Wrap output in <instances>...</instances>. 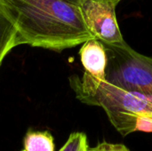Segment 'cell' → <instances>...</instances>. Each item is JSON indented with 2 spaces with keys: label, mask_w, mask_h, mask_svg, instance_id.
<instances>
[{
  "label": "cell",
  "mask_w": 152,
  "mask_h": 151,
  "mask_svg": "<svg viewBox=\"0 0 152 151\" xmlns=\"http://www.w3.org/2000/svg\"><path fill=\"white\" fill-rule=\"evenodd\" d=\"M66 1H69V2H71V3H74V4H80L81 3V0H66Z\"/></svg>",
  "instance_id": "30bf717a"
},
{
  "label": "cell",
  "mask_w": 152,
  "mask_h": 151,
  "mask_svg": "<svg viewBox=\"0 0 152 151\" xmlns=\"http://www.w3.org/2000/svg\"><path fill=\"white\" fill-rule=\"evenodd\" d=\"M23 144L22 151H54L53 138L47 131H28Z\"/></svg>",
  "instance_id": "52a82bcc"
},
{
  "label": "cell",
  "mask_w": 152,
  "mask_h": 151,
  "mask_svg": "<svg viewBox=\"0 0 152 151\" xmlns=\"http://www.w3.org/2000/svg\"><path fill=\"white\" fill-rule=\"evenodd\" d=\"M20 44L17 26L0 2V66L7 54Z\"/></svg>",
  "instance_id": "8992f818"
},
{
  "label": "cell",
  "mask_w": 152,
  "mask_h": 151,
  "mask_svg": "<svg viewBox=\"0 0 152 151\" xmlns=\"http://www.w3.org/2000/svg\"><path fill=\"white\" fill-rule=\"evenodd\" d=\"M89 151H130L129 149L119 143H110V142H101L94 148H90Z\"/></svg>",
  "instance_id": "9c48e42d"
},
{
  "label": "cell",
  "mask_w": 152,
  "mask_h": 151,
  "mask_svg": "<svg viewBox=\"0 0 152 151\" xmlns=\"http://www.w3.org/2000/svg\"><path fill=\"white\" fill-rule=\"evenodd\" d=\"M20 44L61 52L93 39L80 5L66 0H0Z\"/></svg>",
  "instance_id": "6da1fadb"
},
{
  "label": "cell",
  "mask_w": 152,
  "mask_h": 151,
  "mask_svg": "<svg viewBox=\"0 0 152 151\" xmlns=\"http://www.w3.org/2000/svg\"><path fill=\"white\" fill-rule=\"evenodd\" d=\"M122 0H84L80 4L86 28L103 44L125 42L117 19L116 8Z\"/></svg>",
  "instance_id": "277c9868"
},
{
  "label": "cell",
  "mask_w": 152,
  "mask_h": 151,
  "mask_svg": "<svg viewBox=\"0 0 152 151\" xmlns=\"http://www.w3.org/2000/svg\"><path fill=\"white\" fill-rule=\"evenodd\" d=\"M104 46L108 56L105 80L123 90L152 97V57L136 52L126 41Z\"/></svg>",
  "instance_id": "3957f363"
},
{
  "label": "cell",
  "mask_w": 152,
  "mask_h": 151,
  "mask_svg": "<svg viewBox=\"0 0 152 151\" xmlns=\"http://www.w3.org/2000/svg\"><path fill=\"white\" fill-rule=\"evenodd\" d=\"M79 57L86 74L98 81L105 80L108 56L101 41L93 38L85 42L79 50Z\"/></svg>",
  "instance_id": "5b68a950"
},
{
  "label": "cell",
  "mask_w": 152,
  "mask_h": 151,
  "mask_svg": "<svg viewBox=\"0 0 152 151\" xmlns=\"http://www.w3.org/2000/svg\"><path fill=\"white\" fill-rule=\"evenodd\" d=\"M87 136L84 133L77 132L69 135L67 142L59 151H89Z\"/></svg>",
  "instance_id": "ba28073f"
},
{
  "label": "cell",
  "mask_w": 152,
  "mask_h": 151,
  "mask_svg": "<svg viewBox=\"0 0 152 151\" xmlns=\"http://www.w3.org/2000/svg\"><path fill=\"white\" fill-rule=\"evenodd\" d=\"M70 87L81 102L102 108L111 125L122 135L152 133V97L128 92L106 80L98 81L84 72L69 77Z\"/></svg>",
  "instance_id": "7a4b0ae2"
},
{
  "label": "cell",
  "mask_w": 152,
  "mask_h": 151,
  "mask_svg": "<svg viewBox=\"0 0 152 151\" xmlns=\"http://www.w3.org/2000/svg\"><path fill=\"white\" fill-rule=\"evenodd\" d=\"M82 1H84V0H81V2H82ZM80 4H81V3H80Z\"/></svg>",
  "instance_id": "8fae6325"
}]
</instances>
